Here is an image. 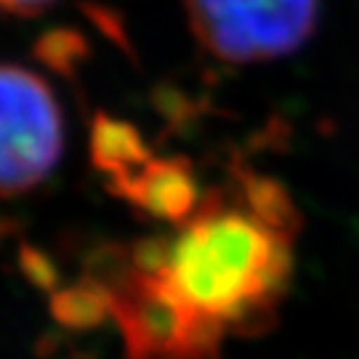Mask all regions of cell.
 <instances>
[{
  "label": "cell",
  "instance_id": "6da1fadb",
  "mask_svg": "<svg viewBox=\"0 0 359 359\" xmlns=\"http://www.w3.org/2000/svg\"><path fill=\"white\" fill-rule=\"evenodd\" d=\"M293 237L266 226L229 187L203 197L168 237L165 274L189 304L226 333L256 335L277 320L293 277Z\"/></svg>",
  "mask_w": 359,
  "mask_h": 359
},
{
  "label": "cell",
  "instance_id": "7a4b0ae2",
  "mask_svg": "<svg viewBox=\"0 0 359 359\" xmlns=\"http://www.w3.org/2000/svg\"><path fill=\"white\" fill-rule=\"evenodd\" d=\"M86 274L109 287L128 359H218L226 330L173 287L165 266L147 269L130 248H112L93 258Z\"/></svg>",
  "mask_w": 359,
  "mask_h": 359
},
{
  "label": "cell",
  "instance_id": "3957f363",
  "mask_svg": "<svg viewBox=\"0 0 359 359\" xmlns=\"http://www.w3.org/2000/svg\"><path fill=\"white\" fill-rule=\"evenodd\" d=\"M184 8L197 43L231 65L295 53L320 22V0H184Z\"/></svg>",
  "mask_w": 359,
  "mask_h": 359
},
{
  "label": "cell",
  "instance_id": "277c9868",
  "mask_svg": "<svg viewBox=\"0 0 359 359\" xmlns=\"http://www.w3.org/2000/svg\"><path fill=\"white\" fill-rule=\"evenodd\" d=\"M65 147L62 109L35 72L0 65V197L48 179Z\"/></svg>",
  "mask_w": 359,
  "mask_h": 359
},
{
  "label": "cell",
  "instance_id": "5b68a950",
  "mask_svg": "<svg viewBox=\"0 0 359 359\" xmlns=\"http://www.w3.org/2000/svg\"><path fill=\"white\" fill-rule=\"evenodd\" d=\"M107 187L139 213L176 226L187 224L203 203L194 168L184 157H152L133 173L109 179Z\"/></svg>",
  "mask_w": 359,
  "mask_h": 359
},
{
  "label": "cell",
  "instance_id": "8992f818",
  "mask_svg": "<svg viewBox=\"0 0 359 359\" xmlns=\"http://www.w3.org/2000/svg\"><path fill=\"white\" fill-rule=\"evenodd\" d=\"M147 160H152V152L142 139L139 128L128 120H117L107 112H96L90 123V163L107 173L109 179H120L126 173H133Z\"/></svg>",
  "mask_w": 359,
  "mask_h": 359
},
{
  "label": "cell",
  "instance_id": "52a82bcc",
  "mask_svg": "<svg viewBox=\"0 0 359 359\" xmlns=\"http://www.w3.org/2000/svg\"><path fill=\"white\" fill-rule=\"evenodd\" d=\"M231 194L243 203L253 216H258L266 226L283 231L287 237H298L301 231V213L290 194L280 181L269 179L264 173H256L250 168H234L229 181Z\"/></svg>",
  "mask_w": 359,
  "mask_h": 359
},
{
  "label": "cell",
  "instance_id": "ba28073f",
  "mask_svg": "<svg viewBox=\"0 0 359 359\" xmlns=\"http://www.w3.org/2000/svg\"><path fill=\"white\" fill-rule=\"evenodd\" d=\"M51 314L59 325L69 330H90L99 327L109 317H115L112 293L96 277H80L75 285L51 293Z\"/></svg>",
  "mask_w": 359,
  "mask_h": 359
},
{
  "label": "cell",
  "instance_id": "9c48e42d",
  "mask_svg": "<svg viewBox=\"0 0 359 359\" xmlns=\"http://www.w3.org/2000/svg\"><path fill=\"white\" fill-rule=\"evenodd\" d=\"M38 59L59 75H75V69L88 59V43L75 29H51L35 46Z\"/></svg>",
  "mask_w": 359,
  "mask_h": 359
},
{
  "label": "cell",
  "instance_id": "30bf717a",
  "mask_svg": "<svg viewBox=\"0 0 359 359\" xmlns=\"http://www.w3.org/2000/svg\"><path fill=\"white\" fill-rule=\"evenodd\" d=\"M19 264L22 271L27 274V280L32 285H38L40 290H48L56 293V285H59V271L51 264V258L46 253H40L38 248H22L19 253Z\"/></svg>",
  "mask_w": 359,
  "mask_h": 359
},
{
  "label": "cell",
  "instance_id": "8fae6325",
  "mask_svg": "<svg viewBox=\"0 0 359 359\" xmlns=\"http://www.w3.org/2000/svg\"><path fill=\"white\" fill-rule=\"evenodd\" d=\"M53 3L56 0H0V8L13 16H38V13L48 11Z\"/></svg>",
  "mask_w": 359,
  "mask_h": 359
},
{
  "label": "cell",
  "instance_id": "7c38bea8",
  "mask_svg": "<svg viewBox=\"0 0 359 359\" xmlns=\"http://www.w3.org/2000/svg\"><path fill=\"white\" fill-rule=\"evenodd\" d=\"M6 229H8V221H3V218H0V237L6 234Z\"/></svg>",
  "mask_w": 359,
  "mask_h": 359
}]
</instances>
